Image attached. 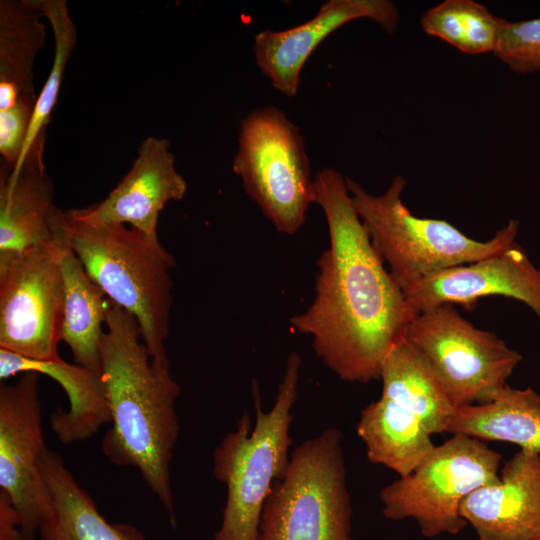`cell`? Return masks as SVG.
Here are the masks:
<instances>
[{
  "mask_svg": "<svg viewBox=\"0 0 540 540\" xmlns=\"http://www.w3.org/2000/svg\"><path fill=\"white\" fill-rule=\"evenodd\" d=\"M342 434L328 427L290 454L267 497L259 540H352Z\"/></svg>",
  "mask_w": 540,
  "mask_h": 540,
  "instance_id": "obj_6",
  "label": "cell"
},
{
  "mask_svg": "<svg viewBox=\"0 0 540 540\" xmlns=\"http://www.w3.org/2000/svg\"><path fill=\"white\" fill-rule=\"evenodd\" d=\"M37 372L55 380L65 391L69 408H57L50 414V428L59 442L72 444L94 436L106 423L110 411L100 375L61 358L32 360L0 349V379L25 372Z\"/></svg>",
  "mask_w": 540,
  "mask_h": 540,
  "instance_id": "obj_18",
  "label": "cell"
},
{
  "mask_svg": "<svg viewBox=\"0 0 540 540\" xmlns=\"http://www.w3.org/2000/svg\"><path fill=\"white\" fill-rule=\"evenodd\" d=\"M186 191L187 183L175 168L169 141L149 136L140 144L129 171L105 199L73 210L85 220L127 223L158 239L161 210L167 203L183 199Z\"/></svg>",
  "mask_w": 540,
  "mask_h": 540,
  "instance_id": "obj_15",
  "label": "cell"
},
{
  "mask_svg": "<svg viewBox=\"0 0 540 540\" xmlns=\"http://www.w3.org/2000/svg\"><path fill=\"white\" fill-rule=\"evenodd\" d=\"M313 203L326 217L329 246L317 260L315 294L291 328L341 380L380 379L391 349L416 316L352 204L346 177L326 167L313 178Z\"/></svg>",
  "mask_w": 540,
  "mask_h": 540,
  "instance_id": "obj_1",
  "label": "cell"
},
{
  "mask_svg": "<svg viewBox=\"0 0 540 540\" xmlns=\"http://www.w3.org/2000/svg\"><path fill=\"white\" fill-rule=\"evenodd\" d=\"M369 18L388 34L398 28L400 15L389 0H328L316 15L298 26L255 35L253 54L261 72L272 86L292 97L298 92L303 66L317 46L347 22Z\"/></svg>",
  "mask_w": 540,
  "mask_h": 540,
  "instance_id": "obj_13",
  "label": "cell"
},
{
  "mask_svg": "<svg viewBox=\"0 0 540 540\" xmlns=\"http://www.w3.org/2000/svg\"><path fill=\"white\" fill-rule=\"evenodd\" d=\"M502 456L475 437L453 434L435 445L409 475L381 489L383 515L389 520L414 519L423 536L457 534L467 526L460 515L464 499L499 480Z\"/></svg>",
  "mask_w": 540,
  "mask_h": 540,
  "instance_id": "obj_8",
  "label": "cell"
},
{
  "mask_svg": "<svg viewBox=\"0 0 540 540\" xmlns=\"http://www.w3.org/2000/svg\"><path fill=\"white\" fill-rule=\"evenodd\" d=\"M44 18L51 24L54 35V58L46 82L38 94L28 134L18 166L32 145L46 140V127L57 102L64 71L76 45L77 29L65 0H40ZM13 168V167H12Z\"/></svg>",
  "mask_w": 540,
  "mask_h": 540,
  "instance_id": "obj_25",
  "label": "cell"
},
{
  "mask_svg": "<svg viewBox=\"0 0 540 540\" xmlns=\"http://www.w3.org/2000/svg\"><path fill=\"white\" fill-rule=\"evenodd\" d=\"M69 244L90 278L109 300L138 321L152 362L169 368V335L175 267L159 239L123 224L88 221L73 209L64 212Z\"/></svg>",
  "mask_w": 540,
  "mask_h": 540,
  "instance_id": "obj_3",
  "label": "cell"
},
{
  "mask_svg": "<svg viewBox=\"0 0 540 540\" xmlns=\"http://www.w3.org/2000/svg\"><path fill=\"white\" fill-rule=\"evenodd\" d=\"M301 363V356L291 352L274 404L267 412L261 408L254 382V426L249 413H243L235 429L213 451V475L226 487L221 524L213 540H259L264 503L289 464L290 425L298 397Z\"/></svg>",
  "mask_w": 540,
  "mask_h": 540,
  "instance_id": "obj_4",
  "label": "cell"
},
{
  "mask_svg": "<svg viewBox=\"0 0 540 540\" xmlns=\"http://www.w3.org/2000/svg\"><path fill=\"white\" fill-rule=\"evenodd\" d=\"M100 361L111 417L102 452L112 464L138 470L176 527L170 463L180 431V386L169 368L152 362L137 319L111 300Z\"/></svg>",
  "mask_w": 540,
  "mask_h": 540,
  "instance_id": "obj_2",
  "label": "cell"
},
{
  "mask_svg": "<svg viewBox=\"0 0 540 540\" xmlns=\"http://www.w3.org/2000/svg\"><path fill=\"white\" fill-rule=\"evenodd\" d=\"M403 293L416 315L442 304L472 310L478 299L499 295L525 303L540 322V269L516 241L480 260L430 275Z\"/></svg>",
  "mask_w": 540,
  "mask_h": 540,
  "instance_id": "obj_12",
  "label": "cell"
},
{
  "mask_svg": "<svg viewBox=\"0 0 540 540\" xmlns=\"http://www.w3.org/2000/svg\"><path fill=\"white\" fill-rule=\"evenodd\" d=\"M380 380L381 396L414 414L430 434L447 431L456 407L434 369L406 336L387 355Z\"/></svg>",
  "mask_w": 540,
  "mask_h": 540,
  "instance_id": "obj_20",
  "label": "cell"
},
{
  "mask_svg": "<svg viewBox=\"0 0 540 540\" xmlns=\"http://www.w3.org/2000/svg\"><path fill=\"white\" fill-rule=\"evenodd\" d=\"M39 466L51 501L40 540H147L131 524L108 522L57 452L47 449Z\"/></svg>",
  "mask_w": 540,
  "mask_h": 540,
  "instance_id": "obj_19",
  "label": "cell"
},
{
  "mask_svg": "<svg viewBox=\"0 0 540 540\" xmlns=\"http://www.w3.org/2000/svg\"><path fill=\"white\" fill-rule=\"evenodd\" d=\"M460 515L479 540H530L539 535L540 453L520 448L498 481L464 499Z\"/></svg>",
  "mask_w": 540,
  "mask_h": 540,
  "instance_id": "obj_16",
  "label": "cell"
},
{
  "mask_svg": "<svg viewBox=\"0 0 540 540\" xmlns=\"http://www.w3.org/2000/svg\"><path fill=\"white\" fill-rule=\"evenodd\" d=\"M356 432L368 460L399 477L411 474L435 447L419 418L383 396L364 407Z\"/></svg>",
  "mask_w": 540,
  "mask_h": 540,
  "instance_id": "obj_22",
  "label": "cell"
},
{
  "mask_svg": "<svg viewBox=\"0 0 540 540\" xmlns=\"http://www.w3.org/2000/svg\"><path fill=\"white\" fill-rule=\"evenodd\" d=\"M499 22L500 18L473 0H445L420 20L425 33L470 55L494 51Z\"/></svg>",
  "mask_w": 540,
  "mask_h": 540,
  "instance_id": "obj_24",
  "label": "cell"
},
{
  "mask_svg": "<svg viewBox=\"0 0 540 540\" xmlns=\"http://www.w3.org/2000/svg\"><path fill=\"white\" fill-rule=\"evenodd\" d=\"M493 53L517 74L540 71V18L525 21L500 18Z\"/></svg>",
  "mask_w": 540,
  "mask_h": 540,
  "instance_id": "obj_26",
  "label": "cell"
},
{
  "mask_svg": "<svg viewBox=\"0 0 540 540\" xmlns=\"http://www.w3.org/2000/svg\"><path fill=\"white\" fill-rule=\"evenodd\" d=\"M40 0L0 1V124L30 126L37 97L33 67L45 46Z\"/></svg>",
  "mask_w": 540,
  "mask_h": 540,
  "instance_id": "obj_17",
  "label": "cell"
},
{
  "mask_svg": "<svg viewBox=\"0 0 540 540\" xmlns=\"http://www.w3.org/2000/svg\"><path fill=\"white\" fill-rule=\"evenodd\" d=\"M45 142L31 146L20 165L1 164L0 268L25 250L52 244L64 224L54 205V184L44 165Z\"/></svg>",
  "mask_w": 540,
  "mask_h": 540,
  "instance_id": "obj_14",
  "label": "cell"
},
{
  "mask_svg": "<svg viewBox=\"0 0 540 540\" xmlns=\"http://www.w3.org/2000/svg\"><path fill=\"white\" fill-rule=\"evenodd\" d=\"M37 372L0 383V491L20 517L22 540H35L49 512L50 494L40 470L47 450L41 422Z\"/></svg>",
  "mask_w": 540,
  "mask_h": 540,
  "instance_id": "obj_11",
  "label": "cell"
},
{
  "mask_svg": "<svg viewBox=\"0 0 540 540\" xmlns=\"http://www.w3.org/2000/svg\"><path fill=\"white\" fill-rule=\"evenodd\" d=\"M352 204L372 245L404 290L438 272L490 256L515 241L518 221L509 220L487 241L462 233L446 220L413 215L402 200L406 180L397 175L380 195L346 177Z\"/></svg>",
  "mask_w": 540,
  "mask_h": 540,
  "instance_id": "obj_5",
  "label": "cell"
},
{
  "mask_svg": "<svg viewBox=\"0 0 540 540\" xmlns=\"http://www.w3.org/2000/svg\"><path fill=\"white\" fill-rule=\"evenodd\" d=\"M0 540H22L19 514L3 491H0Z\"/></svg>",
  "mask_w": 540,
  "mask_h": 540,
  "instance_id": "obj_27",
  "label": "cell"
},
{
  "mask_svg": "<svg viewBox=\"0 0 540 540\" xmlns=\"http://www.w3.org/2000/svg\"><path fill=\"white\" fill-rule=\"evenodd\" d=\"M406 337L434 369L456 408L494 400L522 359L494 332L464 319L453 304L418 313Z\"/></svg>",
  "mask_w": 540,
  "mask_h": 540,
  "instance_id": "obj_9",
  "label": "cell"
},
{
  "mask_svg": "<svg viewBox=\"0 0 540 540\" xmlns=\"http://www.w3.org/2000/svg\"><path fill=\"white\" fill-rule=\"evenodd\" d=\"M530 540H540V534Z\"/></svg>",
  "mask_w": 540,
  "mask_h": 540,
  "instance_id": "obj_28",
  "label": "cell"
},
{
  "mask_svg": "<svg viewBox=\"0 0 540 540\" xmlns=\"http://www.w3.org/2000/svg\"><path fill=\"white\" fill-rule=\"evenodd\" d=\"M31 247L0 268V349L47 361L60 358L63 308L62 243Z\"/></svg>",
  "mask_w": 540,
  "mask_h": 540,
  "instance_id": "obj_10",
  "label": "cell"
},
{
  "mask_svg": "<svg viewBox=\"0 0 540 540\" xmlns=\"http://www.w3.org/2000/svg\"><path fill=\"white\" fill-rule=\"evenodd\" d=\"M61 269L64 290L61 341L69 346L76 364L100 375V350L109 299L87 274L69 244L67 233L62 243Z\"/></svg>",
  "mask_w": 540,
  "mask_h": 540,
  "instance_id": "obj_21",
  "label": "cell"
},
{
  "mask_svg": "<svg viewBox=\"0 0 540 540\" xmlns=\"http://www.w3.org/2000/svg\"><path fill=\"white\" fill-rule=\"evenodd\" d=\"M233 171L275 229L294 235L313 203V179L300 129L279 108L251 111L241 122Z\"/></svg>",
  "mask_w": 540,
  "mask_h": 540,
  "instance_id": "obj_7",
  "label": "cell"
},
{
  "mask_svg": "<svg viewBox=\"0 0 540 540\" xmlns=\"http://www.w3.org/2000/svg\"><path fill=\"white\" fill-rule=\"evenodd\" d=\"M447 433L503 441L540 453V396L508 385L494 400L456 408Z\"/></svg>",
  "mask_w": 540,
  "mask_h": 540,
  "instance_id": "obj_23",
  "label": "cell"
}]
</instances>
